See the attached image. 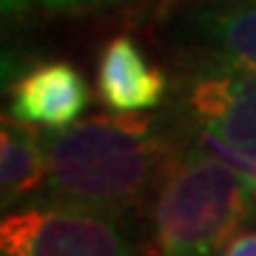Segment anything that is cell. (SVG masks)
Listing matches in <instances>:
<instances>
[{"mask_svg": "<svg viewBox=\"0 0 256 256\" xmlns=\"http://www.w3.org/2000/svg\"><path fill=\"white\" fill-rule=\"evenodd\" d=\"M174 134L168 117H92L46 134V200L120 216L165 174Z\"/></svg>", "mask_w": 256, "mask_h": 256, "instance_id": "cell-1", "label": "cell"}, {"mask_svg": "<svg viewBox=\"0 0 256 256\" xmlns=\"http://www.w3.org/2000/svg\"><path fill=\"white\" fill-rule=\"evenodd\" d=\"M154 200L156 256H225L248 210L254 176L185 140L168 160Z\"/></svg>", "mask_w": 256, "mask_h": 256, "instance_id": "cell-2", "label": "cell"}, {"mask_svg": "<svg viewBox=\"0 0 256 256\" xmlns=\"http://www.w3.org/2000/svg\"><path fill=\"white\" fill-rule=\"evenodd\" d=\"M176 128L256 176V72L188 66L176 92Z\"/></svg>", "mask_w": 256, "mask_h": 256, "instance_id": "cell-3", "label": "cell"}, {"mask_svg": "<svg viewBox=\"0 0 256 256\" xmlns=\"http://www.w3.org/2000/svg\"><path fill=\"white\" fill-rule=\"evenodd\" d=\"M3 256H140L120 216L86 205L46 200L14 210L0 225Z\"/></svg>", "mask_w": 256, "mask_h": 256, "instance_id": "cell-4", "label": "cell"}, {"mask_svg": "<svg viewBox=\"0 0 256 256\" xmlns=\"http://www.w3.org/2000/svg\"><path fill=\"white\" fill-rule=\"evenodd\" d=\"M174 40L188 66L256 72V0H191L174 18Z\"/></svg>", "mask_w": 256, "mask_h": 256, "instance_id": "cell-5", "label": "cell"}, {"mask_svg": "<svg viewBox=\"0 0 256 256\" xmlns=\"http://www.w3.org/2000/svg\"><path fill=\"white\" fill-rule=\"evenodd\" d=\"M88 106V86L68 63H46L20 74L9 88L12 117L26 126L66 128Z\"/></svg>", "mask_w": 256, "mask_h": 256, "instance_id": "cell-6", "label": "cell"}, {"mask_svg": "<svg viewBox=\"0 0 256 256\" xmlns=\"http://www.w3.org/2000/svg\"><path fill=\"white\" fill-rule=\"evenodd\" d=\"M97 88L102 102L114 111H146L165 97V77L146 60L131 37H114L102 48L97 66Z\"/></svg>", "mask_w": 256, "mask_h": 256, "instance_id": "cell-7", "label": "cell"}, {"mask_svg": "<svg viewBox=\"0 0 256 256\" xmlns=\"http://www.w3.org/2000/svg\"><path fill=\"white\" fill-rule=\"evenodd\" d=\"M46 137H40L34 126L6 117L0 128V202L3 208L40 191L46 185Z\"/></svg>", "mask_w": 256, "mask_h": 256, "instance_id": "cell-8", "label": "cell"}, {"mask_svg": "<svg viewBox=\"0 0 256 256\" xmlns=\"http://www.w3.org/2000/svg\"><path fill=\"white\" fill-rule=\"evenodd\" d=\"M146 0H0L6 14L18 12H46V14H106L131 9Z\"/></svg>", "mask_w": 256, "mask_h": 256, "instance_id": "cell-9", "label": "cell"}, {"mask_svg": "<svg viewBox=\"0 0 256 256\" xmlns=\"http://www.w3.org/2000/svg\"><path fill=\"white\" fill-rule=\"evenodd\" d=\"M225 256H256V234H245V236L230 239Z\"/></svg>", "mask_w": 256, "mask_h": 256, "instance_id": "cell-10", "label": "cell"}, {"mask_svg": "<svg viewBox=\"0 0 256 256\" xmlns=\"http://www.w3.org/2000/svg\"><path fill=\"white\" fill-rule=\"evenodd\" d=\"M254 196H256V176H254Z\"/></svg>", "mask_w": 256, "mask_h": 256, "instance_id": "cell-11", "label": "cell"}]
</instances>
